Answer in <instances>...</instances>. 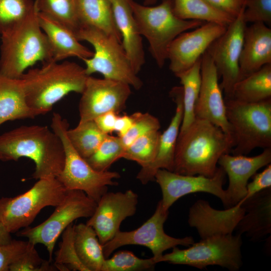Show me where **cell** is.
<instances>
[{
    "label": "cell",
    "mask_w": 271,
    "mask_h": 271,
    "mask_svg": "<svg viewBox=\"0 0 271 271\" xmlns=\"http://www.w3.org/2000/svg\"><path fill=\"white\" fill-rule=\"evenodd\" d=\"M27 158L35 164L33 178H56L65 162L59 137L47 126L22 125L0 135V160L17 161Z\"/></svg>",
    "instance_id": "6da1fadb"
},
{
    "label": "cell",
    "mask_w": 271,
    "mask_h": 271,
    "mask_svg": "<svg viewBox=\"0 0 271 271\" xmlns=\"http://www.w3.org/2000/svg\"><path fill=\"white\" fill-rule=\"evenodd\" d=\"M232 148L231 138L221 128L196 118L185 131L179 134L173 172L212 177L220 158L231 153Z\"/></svg>",
    "instance_id": "7a4b0ae2"
},
{
    "label": "cell",
    "mask_w": 271,
    "mask_h": 271,
    "mask_svg": "<svg viewBox=\"0 0 271 271\" xmlns=\"http://www.w3.org/2000/svg\"><path fill=\"white\" fill-rule=\"evenodd\" d=\"M88 76L85 68L75 62L51 61L29 69L21 79L28 105L45 114L69 93L81 94Z\"/></svg>",
    "instance_id": "3957f363"
},
{
    "label": "cell",
    "mask_w": 271,
    "mask_h": 271,
    "mask_svg": "<svg viewBox=\"0 0 271 271\" xmlns=\"http://www.w3.org/2000/svg\"><path fill=\"white\" fill-rule=\"evenodd\" d=\"M38 13L37 9L24 21L1 34L0 76L21 79L36 63L53 61L52 49L40 26Z\"/></svg>",
    "instance_id": "277c9868"
},
{
    "label": "cell",
    "mask_w": 271,
    "mask_h": 271,
    "mask_svg": "<svg viewBox=\"0 0 271 271\" xmlns=\"http://www.w3.org/2000/svg\"><path fill=\"white\" fill-rule=\"evenodd\" d=\"M130 5L139 32L149 42L150 52L160 68L167 60L172 41L180 34L204 24L176 17L173 12V0H162L156 6L142 5L130 0Z\"/></svg>",
    "instance_id": "5b68a950"
},
{
    "label": "cell",
    "mask_w": 271,
    "mask_h": 271,
    "mask_svg": "<svg viewBox=\"0 0 271 271\" xmlns=\"http://www.w3.org/2000/svg\"><path fill=\"white\" fill-rule=\"evenodd\" d=\"M234 155H246L257 148H271V98L246 103L224 98Z\"/></svg>",
    "instance_id": "8992f818"
},
{
    "label": "cell",
    "mask_w": 271,
    "mask_h": 271,
    "mask_svg": "<svg viewBox=\"0 0 271 271\" xmlns=\"http://www.w3.org/2000/svg\"><path fill=\"white\" fill-rule=\"evenodd\" d=\"M69 124L58 113H53L51 128L63 145L65 162L56 178L67 190H80L97 202L108 190V186H116L114 180L120 178L115 171L100 172L93 169L71 144L66 133Z\"/></svg>",
    "instance_id": "52a82bcc"
},
{
    "label": "cell",
    "mask_w": 271,
    "mask_h": 271,
    "mask_svg": "<svg viewBox=\"0 0 271 271\" xmlns=\"http://www.w3.org/2000/svg\"><path fill=\"white\" fill-rule=\"evenodd\" d=\"M78 40L89 43L94 49L92 57L83 59L88 76L99 73L104 78L122 82L140 89L143 83L134 71L121 43L102 30L81 26L76 34Z\"/></svg>",
    "instance_id": "ba28073f"
},
{
    "label": "cell",
    "mask_w": 271,
    "mask_h": 271,
    "mask_svg": "<svg viewBox=\"0 0 271 271\" xmlns=\"http://www.w3.org/2000/svg\"><path fill=\"white\" fill-rule=\"evenodd\" d=\"M67 191L56 178L39 179L26 192L0 199V221L9 233L17 232L29 226L45 207L58 205Z\"/></svg>",
    "instance_id": "9c48e42d"
},
{
    "label": "cell",
    "mask_w": 271,
    "mask_h": 271,
    "mask_svg": "<svg viewBox=\"0 0 271 271\" xmlns=\"http://www.w3.org/2000/svg\"><path fill=\"white\" fill-rule=\"evenodd\" d=\"M241 235L236 234L216 235L201 239L188 248L177 246L158 260L174 264H183L199 269L218 265L230 271H238L242 265Z\"/></svg>",
    "instance_id": "30bf717a"
},
{
    "label": "cell",
    "mask_w": 271,
    "mask_h": 271,
    "mask_svg": "<svg viewBox=\"0 0 271 271\" xmlns=\"http://www.w3.org/2000/svg\"><path fill=\"white\" fill-rule=\"evenodd\" d=\"M97 202L80 190H68L62 201L53 213L42 223L33 227H27L18 235L26 237L34 245L40 243L46 248L51 260L56 242L64 230L80 218L90 217Z\"/></svg>",
    "instance_id": "8fae6325"
},
{
    "label": "cell",
    "mask_w": 271,
    "mask_h": 271,
    "mask_svg": "<svg viewBox=\"0 0 271 271\" xmlns=\"http://www.w3.org/2000/svg\"><path fill=\"white\" fill-rule=\"evenodd\" d=\"M160 200L152 216L139 228L130 231H118L109 241L102 245L105 258L119 247L128 245L145 246L152 251L155 261L158 260L166 250L178 245L189 246L194 242L193 237L176 238L164 231V225L168 217Z\"/></svg>",
    "instance_id": "7c38bea8"
},
{
    "label": "cell",
    "mask_w": 271,
    "mask_h": 271,
    "mask_svg": "<svg viewBox=\"0 0 271 271\" xmlns=\"http://www.w3.org/2000/svg\"><path fill=\"white\" fill-rule=\"evenodd\" d=\"M244 9L206 50L214 64L218 78H222L220 85L226 98L231 97L233 87L240 79L239 59L246 27L243 17Z\"/></svg>",
    "instance_id": "4fadbf2b"
},
{
    "label": "cell",
    "mask_w": 271,
    "mask_h": 271,
    "mask_svg": "<svg viewBox=\"0 0 271 271\" xmlns=\"http://www.w3.org/2000/svg\"><path fill=\"white\" fill-rule=\"evenodd\" d=\"M126 83L88 76L79 104V123L94 120L109 111L118 114L126 106L131 90Z\"/></svg>",
    "instance_id": "5bb4252c"
},
{
    "label": "cell",
    "mask_w": 271,
    "mask_h": 271,
    "mask_svg": "<svg viewBox=\"0 0 271 271\" xmlns=\"http://www.w3.org/2000/svg\"><path fill=\"white\" fill-rule=\"evenodd\" d=\"M226 173L220 166L214 175L207 177L202 175H185L164 169L157 170L155 180L159 184L162 193V204L169 210L170 207L179 198L187 194L205 192L218 197L224 205L225 192L223 188Z\"/></svg>",
    "instance_id": "9a60e30c"
},
{
    "label": "cell",
    "mask_w": 271,
    "mask_h": 271,
    "mask_svg": "<svg viewBox=\"0 0 271 271\" xmlns=\"http://www.w3.org/2000/svg\"><path fill=\"white\" fill-rule=\"evenodd\" d=\"M138 195L131 189L125 192L105 193L86 224L95 231L103 245L120 230L122 222L134 215L137 209Z\"/></svg>",
    "instance_id": "2e32d148"
},
{
    "label": "cell",
    "mask_w": 271,
    "mask_h": 271,
    "mask_svg": "<svg viewBox=\"0 0 271 271\" xmlns=\"http://www.w3.org/2000/svg\"><path fill=\"white\" fill-rule=\"evenodd\" d=\"M227 27L206 22L193 31L178 35L170 44L167 59L175 74L190 68L206 51L210 44L221 36Z\"/></svg>",
    "instance_id": "e0dca14e"
},
{
    "label": "cell",
    "mask_w": 271,
    "mask_h": 271,
    "mask_svg": "<svg viewBox=\"0 0 271 271\" xmlns=\"http://www.w3.org/2000/svg\"><path fill=\"white\" fill-rule=\"evenodd\" d=\"M201 83L195 107L196 118L206 120L230 136L222 90L214 64L206 51L201 57Z\"/></svg>",
    "instance_id": "ac0fdd59"
},
{
    "label": "cell",
    "mask_w": 271,
    "mask_h": 271,
    "mask_svg": "<svg viewBox=\"0 0 271 271\" xmlns=\"http://www.w3.org/2000/svg\"><path fill=\"white\" fill-rule=\"evenodd\" d=\"M271 162V148L263 149L260 154L254 157L225 154L221 156L218 164L223 168L228 178V186L225 190V208L232 207L245 196L249 179L261 168Z\"/></svg>",
    "instance_id": "d6986e66"
},
{
    "label": "cell",
    "mask_w": 271,
    "mask_h": 271,
    "mask_svg": "<svg viewBox=\"0 0 271 271\" xmlns=\"http://www.w3.org/2000/svg\"><path fill=\"white\" fill-rule=\"evenodd\" d=\"M241 200L235 206L217 210L204 200L196 201L190 208L188 222L201 239L216 235L233 234L245 210Z\"/></svg>",
    "instance_id": "ffe728a7"
},
{
    "label": "cell",
    "mask_w": 271,
    "mask_h": 271,
    "mask_svg": "<svg viewBox=\"0 0 271 271\" xmlns=\"http://www.w3.org/2000/svg\"><path fill=\"white\" fill-rule=\"evenodd\" d=\"M170 95L176 105L175 112L168 127L161 133L155 160L149 166L142 168L137 175L136 178L144 185L155 180V174L159 169L173 170L177 142L183 117L182 87H173Z\"/></svg>",
    "instance_id": "44dd1931"
},
{
    "label": "cell",
    "mask_w": 271,
    "mask_h": 271,
    "mask_svg": "<svg viewBox=\"0 0 271 271\" xmlns=\"http://www.w3.org/2000/svg\"><path fill=\"white\" fill-rule=\"evenodd\" d=\"M271 64V29L263 23L246 27L239 59L240 79Z\"/></svg>",
    "instance_id": "7402d4cb"
},
{
    "label": "cell",
    "mask_w": 271,
    "mask_h": 271,
    "mask_svg": "<svg viewBox=\"0 0 271 271\" xmlns=\"http://www.w3.org/2000/svg\"><path fill=\"white\" fill-rule=\"evenodd\" d=\"M242 200L245 212L234 231L259 241L271 233V188Z\"/></svg>",
    "instance_id": "603a6c76"
},
{
    "label": "cell",
    "mask_w": 271,
    "mask_h": 271,
    "mask_svg": "<svg viewBox=\"0 0 271 271\" xmlns=\"http://www.w3.org/2000/svg\"><path fill=\"white\" fill-rule=\"evenodd\" d=\"M130 0H111L116 27L121 37V44L135 73L145 62L140 34L130 5Z\"/></svg>",
    "instance_id": "cb8c5ba5"
},
{
    "label": "cell",
    "mask_w": 271,
    "mask_h": 271,
    "mask_svg": "<svg viewBox=\"0 0 271 271\" xmlns=\"http://www.w3.org/2000/svg\"><path fill=\"white\" fill-rule=\"evenodd\" d=\"M38 18L50 45L53 61L59 62L71 57L83 60L92 57L93 52L82 45L75 34L65 26L39 12Z\"/></svg>",
    "instance_id": "d4e9b609"
},
{
    "label": "cell",
    "mask_w": 271,
    "mask_h": 271,
    "mask_svg": "<svg viewBox=\"0 0 271 271\" xmlns=\"http://www.w3.org/2000/svg\"><path fill=\"white\" fill-rule=\"evenodd\" d=\"M43 114L28 105L21 79L0 76V126L7 121L34 118Z\"/></svg>",
    "instance_id": "484cf974"
},
{
    "label": "cell",
    "mask_w": 271,
    "mask_h": 271,
    "mask_svg": "<svg viewBox=\"0 0 271 271\" xmlns=\"http://www.w3.org/2000/svg\"><path fill=\"white\" fill-rule=\"evenodd\" d=\"M80 24L96 27L121 43L116 27L111 0H76Z\"/></svg>",
    "instance_id": "4316f807"
},
{
    "label": "cell",
    "mask_w": 271,
    "mask_h": 271,
    "mask_svg": "<svg viewBox=\"0 0 271 271\" xmlns=\"http://www.w3.org/2000/svg\"><path fill=\"white\" fill-rule=\"evenodd\" d=\"M230 98L246 103L271 98V64L265 65L237 82Z\"/></svg>",
    "instance_id": "83f0119b"
},
{
    "label": "cell",
    "mask_w": 271,
    "mask_h": 271,
    "mask_svg": "<svg viewBox=\"0 0 271 271\" xmlns=\"http://www.w3.org/2000/svg\"><path fill=\"white\" fill-rule=\"evenodd\" d=\"M74 243L80 260L89 271H101L105 258L95 231L86 223L74 225Z\"/></svg>",
    "instance_id": "f1b7e54d"
},
{
    "label": "cell",
    "mask_w": 271,
    "mask_h": 271,
    "mask_svg": "<svg viewBox=\"0 0 271 271\" xmlns=\"http://www.w3.org/2000/svg\"><path fill=\"white\" fill-rule=\"evenodd\" d=\"M173 12L182 20L212 22L225 27L235 19L205 0H173Z\"/></svg>",
    "instance_id": "f546056e"
},
{
    "label": "cell",
    "mask_w": 271,
    "mask_h": 271,
    "mask_svg": "<svg viewBox=\"0 0 271 271\" xmlns=\"http://www.w3.org/2000/svg\"><path fill=\"white\" fill-rule=\"evenodd\" d=\"M201 58L190 68L175 75L183 89V117L179 133L185 131L195 120V107L201 83Z\"/></svg>",
    "instance_id": "4dcf8cb0"
},
{
    "label": "cell",
    "mask_w": 271,
    "mask_h": 271,
    "mask_svg": "<svg viewBox=\"0 0 271 271\" xmlns=\"http://www.w3.org/2000/svg\"><path fill=\"white\" fill-rule=\"evenodd\" d=\"M67 137L74 149L84 159L91 156L108 135L103 132L94 120L78 123L66 130Z\"/></svg>",
    "instance_id": "1f68e13d"
},
{
    "label": "cell",
    "mask_w": 271,
    "mask_h": 271,
    "mask_svg": "<svg viewBox=\"0 0 271 271\" xmlns=\"http://www.w3.org/2000/svg\"><path fill=\"white\" fill-rule=\"evenodd\" d=\"M38 11L62 24L76 35L80 27L76 0H35Z\"/></svg>",
    "instance_id": "d6a6232c"
},
{
    "label": "cell",
    "mask_w": 271,
    "mask_h": 271,
    "mask_svg": "<svg viewBox=\"0 0 271 271\" xmlns=\"http://www.w3.org/2000/svg\"><path fill=\"white\" fill-rule=\"evenodd\" d=\"M62 241L56 252L54 265L61 271H89L80 260L74 243V228L73 223L62 232Z\"/></svg>",
    "instance_id": "836d02e7"
},
{
    "label": "cell",
    "mask_w": 271,
    "mask_h": 271,
    "mask_svg": "<svg viewBox=\"0 0 271 271\" xmlns=\"http://www.w3.org/2000/svg\"><path fill=\"white\" fill-rule=\"evenodd\" d=\"M161 133L157 130L138 138L125 149L123 158L137 162L142 168L149 166L156 158Z\"/></svg>",
    "instance_id": "e575fe53"
},
{
    "label": "cell",
    "mask_w": 271,
    "mask_h": 271,
    "mask_svg": "<svg viewBox=\"0 0 271 271\" xmlns=\"http://www.w3.org/2000/svg\"><path fill=\"white\" fill-rule=\"evenodd\" d=\"M125 150L118 136L108 134L95 152L86 160L96 171H107L115 162L123 158Z\"/></svg>",
    "instance_id": "d590c367"
},
{
    "label": "cell",
    "mask_w": 271,
    "mask_h": 271,
    "mask_svg": "<svg viewBox=\"0 0 271 271\" xmlns=\"http://www.w3.org/2000/svg\"><path fill=\"white\" fill-rule=\"evenodd\" d=\"M36 9L33 0H0V34L24 21Z\"/></svg>",
    "instance_id": "8d00e7d4"
},
{
    "label": "cell",
    "mask_w": 271,
    "mask_h": 271,
    "mask_svg": "<svg viewBox=\"0 0 271 271\" xmlns=\"http://www.w3.org/2000/svg\"><path fill=\"white\" fill-rule=\"evenodd\" d=\"M157 263L153 257L141 258L132 252L120 250L105 259L101 271H141L153 270Z\"/></svg>",
    "instance_id": "74e56055"
},
{
    "label": "cell",
    "mask_w": 271,
    "mask_h": 271,
    "mask_svg": "<svg viewBox=\"0 0 271 271\" xmlns=\"http://www.w3.org/2000/svg\"><path fill=\"white\" fill-rule=\"evenodd\" d=\"M134 122L128 132L119 137L126 149L138 138L152 131L159 130L161 124L158 118L148 112L133 113Z\"/></svg>",
    "instance_id": "f35d334b"
},
{
    "label": "cell",
    "mask_w": 271,
    "mask_h": 271,
    "mask_svg": "<svg viewBox=\"0 0 271 271\" xmlns=\"http://www.w3.org/2000/svg\"><path fill=\"white\" fill-rule=\"evenodd\" d=\"M35 245L29 242L26 250L9 267L10 271H48L56 270L54 264L40 257Z\"/></svg>",
    "instance_id": "ab89813d"
},
{
    "label": "cell",
    "mask_w": 271,
    "mask_h": 271,
    "mask_svg": "<svg viewBox=\"0 0 271 271\" xmlns=\"http://www.w3.org/2000/svg\"><path fill=\"white\" fill-rule=\"evenodd\" d=\"M243 17L246 23H271V0H244Z\"/></svg>",
    "instance_id": "60d3db41"
},
{
    "label": "cell",
    "mask_w": 271,
    "mask_h": 271,
    "mask_svg": "<svg viewBox=\"0 0 271 271\" xmlns=\"http://www.w3.org/2000/svg\"><path fill=\"white\" fill-rule=\"evenodd\" d=\"M29 241L11 240L0 245V271L9 270L10 266L26 250Z\"/></svg>",
    "instance_id": "b9f144b4"
},
{
    "label": "cell",
    "mask_w": 271,
    "mask_h": 271,
    "mask_svg": "<svg viewBox=\"0 0 271 271\" xmlns=\"http://www.w3.org/2000/svg\"><path fill=\"white\" fill-rule=\"evenodd\" d=\"M253 180L248 183L246 186V194L243 199L245 200L256 193L271 188V165H267L266 168L260 173H255Z\"/></svg>",
    "instance_id": "7bdbcfd3"
},
{
    "label": "cell",
    "mask_w": 271,
    "mask_h": 271,
    "mask_svg": "<svg viewBox=\"0 0 271 271\" xmlns=\"http://www.w3.org/2000/svg\"><path fill=\"white\" fill-rule=\"evenodd\" d=\"M213 7L234 18L240 13L244 7V0H205Z\"/></svg>",
    "instance_id": "ee69618b"
},
{
    "label": "cell",
    "mask_w": 271,
    "mask_h": 271,
    "mask_svg": "<svg viewBox=\"0 0 271 271\" xmlns=\"http://www.w3.org/2000/svg\"><path fill=\"white\" fill-rule=\"evenodd\" d=\"M118 115L115 112L109 111L99 115L94 121L103 132L109 134L114 131L115 124Z\"/></svg>",
    "instance_id": "f6af8a7d"
},
{
    "label": "cell",
    "mask_w": 271,
    "mask_h": 271,
    "mask_svg": "<svg viewBox=\"0 0 271 271\" xmlns=\"http://www.w3.org/2000/svg\"><path fill=\"white\" fill-rule=\"evenodd\" d=\"M134 122L133 114L118 115L114 126V131L119 137L124 136L131 128Z\"/></svg>",
    "instance_id": "bcb514c9"
},
{
    "label": "cell",
    "mask_w": 271,
    "mask_h": 271,
    "mask_svg": "<svg viewBox=\"0 0 271 271\" xmlns=\"http://www.w3.org/2000/svg\"><path fill=\"white\" fill-rule=\"evenodd\" d=\"M11 240V234L7 232L0 221V245L7 243Z\"/></svg>",
    "instance_id": "7dc6e473"
},
{
    "label": "cell",
    "mask_w": 271,
    "mask_h": 271,
    "mask_svg": "<svg viewBox=\"0 0 271 271\" xmlns=\"http://www.w3.org/2000/svg\"><path fill=\"white\" fill-rule=\"evenodd\" d=\"M157 0H145L144 5L145 6H152L156 3Z\"/></svg>",
    "instance_id": "c3c4849f"
}]
</instances>
